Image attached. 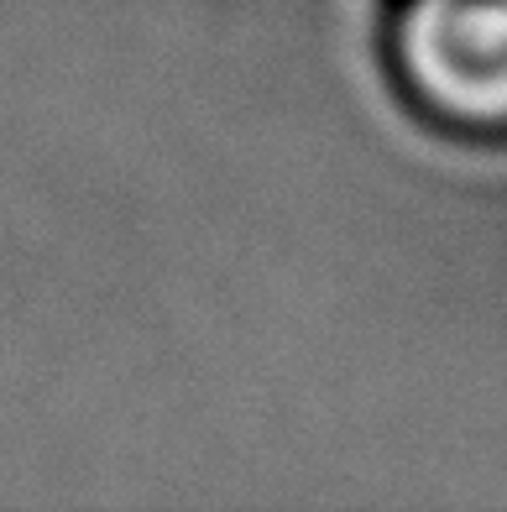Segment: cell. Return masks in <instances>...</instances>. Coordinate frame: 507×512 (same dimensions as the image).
Masks as SVG:
<instances>
[{"instance_id":"6da1fadb","label":"cell","mask_w":507,"mask_h":512,"mask_svg":"<svg viewBox=\"0 0 507 512\" xmlns=\"http://www.w3.org/2000/svg\"><path fill=\"white\" fill-rule=\"evenodd\" d=\"M408 58L434 100L471 115L507 110V0H419Z\"/></svg>"}]
</instances>
